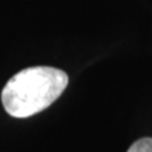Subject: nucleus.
Wrapping results in <instances>:
<instances>
[{"label":"nucleus","mask_w":152,"mask_h":152,"mask_svg":"<svg viewBox=\"0 0 152 152\" xmlns=\"http://www.w3.org/2000/svg\"><path fill=\"white\" fill-rule=\"evenodd\" d=\"M68 83V75L58 68H26L6 83L1 92V103L11 117L27 118L48 109L64 93Z\"/></svg>","instance_id":"nucleus-1"},{"label":"nucleus","mask_w":152,"mask_h":152,"mask_svg":"<svg viewBox=\"0 0 152 152\" xmlns=\"http://www.w3.org/2000/svg\"><path fill=\"white\" fill-rule=\"evenodd\" d=\"M127 152H152V138L145 137L135 141Z\"/></svg>","instance_id":"nucleus-2"}]
</instances>
